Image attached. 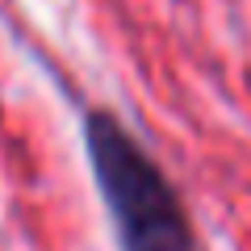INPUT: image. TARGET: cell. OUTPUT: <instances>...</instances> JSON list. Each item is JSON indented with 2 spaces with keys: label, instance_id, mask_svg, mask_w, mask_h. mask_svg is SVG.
<instances>
[{
  "label": "cell",
  "instance_id": "1",
  "mask_svg": "<svg viewBox=\"0 0 251 251\" xmlns=\"http://www.w3.org/2000/svg\"><path fill=\"white\" fill-rule=\"evenodd\" d=\"M84 151L122 251H197L184 201L122 117L84 113Z\"/></svg>",
  "mask_w": 251,
  "mask_h": 251
}]
</instances>
